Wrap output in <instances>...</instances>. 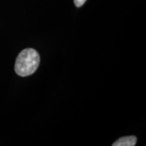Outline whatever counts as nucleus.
<instances>
[{
	"mask_svg": "<svg viewBox=\"0 0 146 146\" xmlns=\"http://www.w3.org/2000/svg\"><path fill=\"white\" fill-rule=\"evenodd\" d=\"M39 54L32 48H27L18 54L15 63V71L18 75L27 76L33 74L39 67Z\"/></svg>",
	"mask_w": 146,
	"mask_h": 146,
	"instance_id": "f257e3e1",
	"label": "nucleus"
},
{
	"mask_svg": "<svg viewBox=\"0 0 146 146\" xmlns=\"http://www.w3.org/2000/svg\"><path fill=\"white\" fill-rule=\"evenodd\" d=\"M137 138L135 136L123 137L112 144V146H134L136 144Z\"/></svg>",
	"mask_w": 146,
	"mask_h": 146,
	"instance_id": "f03ea898",
	"label": "nucleus"
},
{
	"mask_svg": "<svg viewBox=\"0 0 146 146\" xmlns=\"http://www.w3.org/2000/svg\"><path fill=\"white\" fill-rule=\"evenodd\" d=\"M86 1L87 0H74V2L76 7H81Z\"/></svg>",
	"mask_w": 146,
	"mask_h": 146,
	"instance_id": "7ed1b4c3",
	"label": "nucleus"
}]
</instances>
